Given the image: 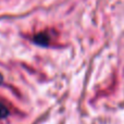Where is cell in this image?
<instances>
[{
	"mask_svg": "<svg viewBox=\"0 0 124 124\" xmlns=\"http://www.w3.org/2000/svg\"><path fill=\"white\" fill-rule=\"evenodd\" d=\"M12 112V105L0 96V119L8 118Z\"/></svg>",
	"mask_w": 124,
	"mask_h": 124,
	"instance_id": "cell-2",
	"label": "cell"
},
{
	"mask_svg": "<svg viewBox=\"0 0 124 124\" xmlns=\"http://www.w3.org/2000/svg\"><path fill=\"white\" fill-rule=\"evenodd\" d=\"M58 37L57 33L54 30H45L37 33L33 36V41L39 46H54L56 44V39Z\"/></svg>",
	"mask_w": 124,
	"mask_h": 124,
	"instance_id": "cell-1",
	"label": "cell"
},
{
	"mask_svg": "<svg viewBox=\"0 0 124 124\" xmlns=\"http://www.w3.org/2000/svg\"><path fill=\"white\" fill-rule=\"evenodd\" d=\"M2 82H3V76H2V74L0 73V84H2Z\"/></svg>",
	"mask_w": 124,
	"mask_h": 124,
	"instance_id": "cell-3",
	"label": "cell"
}]
</instances>
